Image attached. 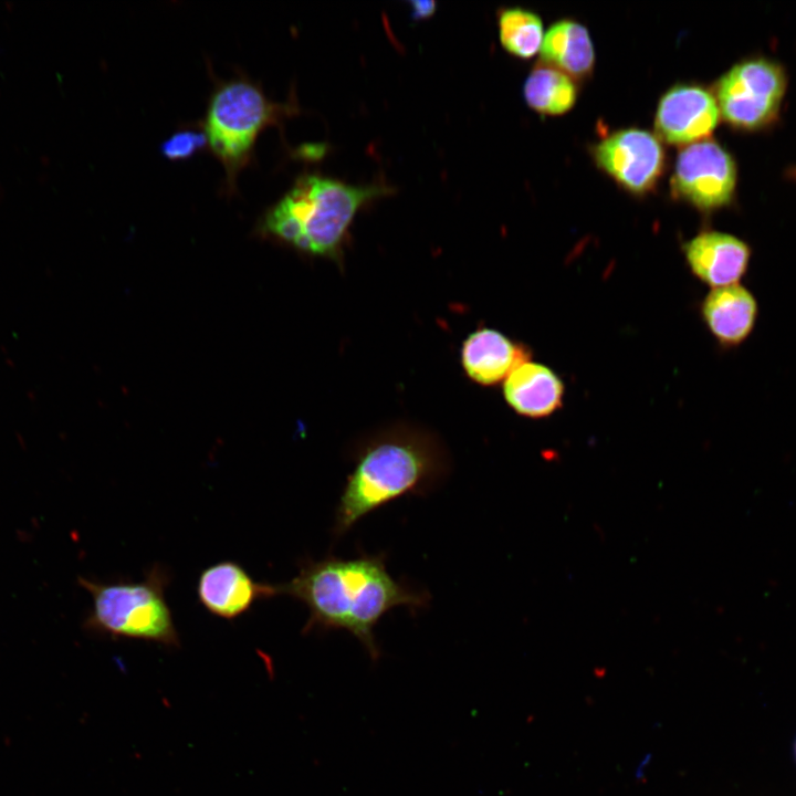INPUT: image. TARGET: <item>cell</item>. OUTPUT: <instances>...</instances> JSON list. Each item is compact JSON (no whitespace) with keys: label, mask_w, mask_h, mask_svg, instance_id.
I'll return each mask as SVG.
<instances>
[{"label":"cell","mask_w":796,"mask_h":796,"mask_svg":"<svg viewBox=\"0 0 796 796\" xmlns=\"http://www.w3.org/2000/svg\"><path fill=\"white\" fill-rule=\"evenodd\" d=\"M272 597L286 595L303 603L310 617L303 632L343 629L354 635L376 662L380 650L374 628L397 606L421 608L429 595L394 579L381 556L306 561L284 584L271 585Z\"/></svg>","instance_id":"cell-1"},{"label":"cell","mask_w":796,"mask_h":796,"mask_svg":"<svg viewBox=\"0 0 796 796\" xmlns=\"http://www.w3.org/2000/svg\"><path fill=\"white\" fill-rule=\"evenodd\" d=\"M450 469L440 439L425 428L396 423L366 438L341 493L334 533H347L360 519L409 494H425Z\"/></svg>","instance_id":"cell-2"},{"label":"cell","mask_w":796,"mask_h":796,"mask_svg":"<svg viewBox=\"0 0 796 796\" xmlns=\"http://www.w3.org/2000/svg\"><path fill=\"white\" fill-rule=\"evenodd\" d=\"M389 192L383 184L354 186L316 174L303 175L265 212L262 230L303 253L337 262L356 213Z\"/></svg>","instance_id":"cell-3"},{"label":"cell","mask_w":796,"mask_h":796,"mask_svg":"<svg viewBox=\"0 0 796 796\" xmlns=\"http://www.w3.org/2000/svg\"><path fill=\"white\" fill-rule=\"evenodd\" d=\"M92 596V608L83 622L90 632L112 638L179 646L171 610L165 598L168 574L154 566L140 582L103 583L77 578Z\"/></svg>","instance_id":"cell-4"},{"label":"cell","mask_w":796,"mask_h":796,"mask_svg":"<svg viewBox=\"0 0 796 796\" xmlns=\"http://www.w3.org/2000/svg\"><path fill=\"white\" fill-rule=\"evenodd\" d=\"M295 105L270 101L253 82L235 78L212 93L203 123L207 145L226 171L228 191L251 160L259 134L291 115Z\"/></svg>","instance_id":"cell-5"},{"label":"cell","mask_w":796,"mask_h":796,"mask_svg":"<svg viewBox=\"0 0 796 796\" xmlns=\"http://www.w3.org/2000/svg\"><path fill=\"white\" fill-rule=\"evenodd\" d=\"M788 77L771 57L755 55L733 64L715 82L721 118L733 129L758 133L778 122Z\"/></svg>","instance_id":"cell-6"},{"label":"cell","mask_w":796,"mask_h":796,"mask_svg":"<svg viewBox=\"0 0 796 796\" xmlns=\"http://www.w3.org/2000/svg\"><path fill=\"white\" fill-rule=\"evenodd\" d=\"M737 180L733 155L718 140L706 138L679 151L671 189L699 211L710 213L734 202Z\"/></svg>","instance_id":"cell-7"},{"label":"cell","mask_w":796,"mask_h":796,"mask_svg":"<svg viewBox=\"0 0 796 796\" xmlns=\"http://www.w3.org/2000/svg\"><path fill=\"white\" fill-rule=\"evenodd\" d=\"M593 158L626 191L643 196L660 180L666 153L659 137L646 129L616 130L593 146Z\"/></svg>","instance_id":"cell-8"},{"label":"cell","mask_w":796,"mask_h":796,"mask_svg":"<svg viewBox=\"0 0 796 796\" xmlns=\"http://www.w3.org/2000/svg\"><path fill=\"white\" fill-rule=\"evenodd\" d=\"M720 118L712 91L683 83L670 87L659 100L654 128L659 139L684 147L710 138Z\"/></svg>","instance_id":"cell-9"},{"label":"cell","mask_w":796,"mask_h":796,"mask_svg":"<svg viewBox=\"0 0 796 796\" xmlns=\"http://www.w3.org/2000/svg\"><path fill=\"white\" fill-rule=\"evenodd\" d=\"M682 251L691 273L712 289L740 283L753 255L746 241L718 230L699 232Z\"/></svg>","instance_id":"cell-10"},{"label":"cell","mask_w":796,"mask_h":796,"mask_svg":"<svg viewBox=\"0 0 796 796\" xmlns=\"http://www.w3.org/2000/svg\"><path fill=\"white\" fill-rule=\"evenodd\" d=\"M197 596L210 614L234 619L261 598H270L271 584L255 582L238 563L223 561L205 568L197 582Z\"/></svg>","instance_id":"cell-11"},{"label":"cell","mask_w":796,"mask_h":796,"mask_svg":"<svg viewBox=\"0 0 796 796\" xmlns=\"http://www.w3.org/2000/svg\"><path fill=\"white\" fill-rule=\"evenodd\" d=\"M531 349L502 332L479 327L462 342L460 363L467 377L481 386H494L521 364L530 360Z\"/></svg>","instance_id":"cell-12"},{"label":"cell","mask_w":796,"mask_h":796,"mask_svg":"<svg viewBox=\"0 0 796 796\" xmlns=\"http://www.w3.org/2000/svg\"><path fill=\"white\" fill-rule=\"evenodd\" d=\"M700 313L719 346L733 349L752 335L760 306L754 293L737 283L712 289L702 300Z\"/></svg>","instance_id":"cell-13"},{"label":"cell","mask_w":796,"mask_h":796,"mask_svg":"<svg viewBox=\"0 0 796 796\" xmlns=\"http://www.w3.org/2000/svg\"><path fill=\"white\" fill-rule=\"evenodd\" d=\"M565 385L546 365L524 362L503 381V397L520 416L540 419L563 406Z\"/></svg>","instance_id":"cell-14"},{"label":"cell","mask_w":796,"mask_h":796,"mask_svg":"<svg viewBox=\"0 0 796 796\" xmlns=\"http://www.w3.org/2000/svg\"><path fill=\"white\" fill-rule=\"evenodd\" d=\"M541 56L574 81L588 78L595 66V50L588 30L573 19L553 23L544 35Z\"/></svg>","instance_id":"cell-15"},{"label":"cell","mask_w":796,"mask_h":796,"mask_svg":"<svg viewBox=\"0 0 796 796\" xmlns=\"http://www.w3.org/2000/svg\"><path fill=\"white\" fill-rule=\"evenodd\" d=\"M523 94L527 105L536 113L558 116L575 105L577 86L565 73L541 63L526 77Z\"/></svg>","instance_id":"cell-16"},{"label":"cell","mask_w":796,"mask_h":796,"mask_svg":"<svg viewBox=\"0 0 796 796\" xmlns=\"http://www.w3.org/2000/svg\"><path fill=\"white\" fill-rule=\"evenodd\" d=\"M499 39L506 52L521 57L534 56L544 39L541 18L533 11L511 7L498 14Z\"/></svg>","instance_id":"cell-17"},{"label":"cell","mask_w":796,"mask_h":796,"mask_svg":"<svg viewBox=\"0 0 796 796\" xmlns=\"http://www.w3.org/2000/svg\"><path fill=\"white\" fill-rule=\"evenodd\" d=\"M207 145L205 132L184 129L174 133L160 145L161 155L169 160H186Z\"/></svg>","instance_id":"cell-18"},{"label":"cell","mask_w":796,"mask_h":796,"mask_svg":"<svg viewBox=\"0 0 796 796\" xmlns=\"http://www.w3.org/2000/svg\"><path fill=\"white\" fill-rule=\"evenodd\" d=\"M411 6V18L412 19H426L431 17L436 9L437 2L430 0H413L409 2Z\"/></svg>","instance_id":"cell-19"},{"label":"cell","mask_w":796,"mask_h":796,"mask_svg":"<svg viewBox=\"0 0 796 796\" xmlns=\"http://www.w3.org/2000/svg\"><path fill=\"white\" fill-rule=\"evenodd\" d=\"M787 176L796 180V165L787 170Z\"/></svg>","instance_id":"cell-20"}]
</instances>
